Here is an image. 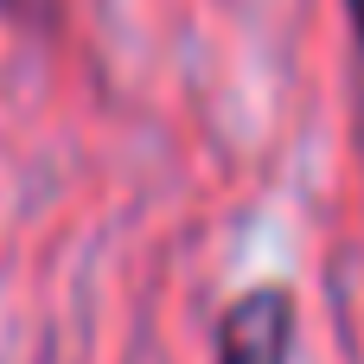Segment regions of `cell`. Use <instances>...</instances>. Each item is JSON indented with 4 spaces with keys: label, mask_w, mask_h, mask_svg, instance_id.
I'll use <instances>...</instances> for the list:
<instances>
[{
    "label": "cell",
    "mask_w": 364,
    "mask_h": 364,
    "mask_svg": "<svg viewBox=\"0 0 364 364\" xmlns=\"http://www.w3.org/2000/svg\"><path fill=\"white\" fill-rule=\"evenodd\" d=\"M288 352H294V301L282 288H250L218 326V364H288Z\"/></svg>",
    "instance_id": "1"
},
{
    "label": "cell",
    "mask_w": 364,
    "mask_h": 364,
    "mask_svg": "<svg viewBox=\"0 0 364 364\" xmlns=\"http://www.w3.org/2000/svg\"><path fill=\"white\" fill-rule=\"evenodd\" d=\"M352 6V26H358V45H364V0H346Z\"/></svg>",
    "instance_id": "2"
},
{
    "label": "cell",
    "mask_w": 364,
    "mask_h": 364,
    "mask_svg": "<svg viewBox=\"0 0 364 364\" xmlns=\"http://www.w3.org/2000/svg\"><path fill=\"white\" fill-rule=\"evenodd\" d=\"M0 6H6V0H0Z\"/></svg>",
    "instance_id": "3"
}]
</instances>
